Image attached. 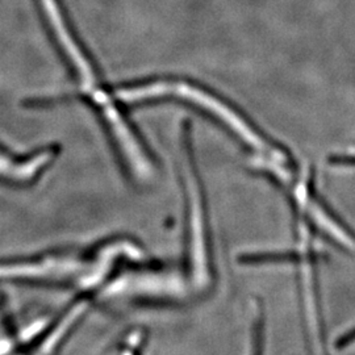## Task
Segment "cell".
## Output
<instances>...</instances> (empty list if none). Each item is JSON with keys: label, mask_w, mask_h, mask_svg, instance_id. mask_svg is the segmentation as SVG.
Here are the masks:
<instances>
[{"label": "cell", "mask_w": 355, "mask_h": 355, "mask_svg": "<svg viewBox=\"0 0 355 355\" xmlns=\"http://www.w3.org/2000/svg\"><path fill=\"white\" fill-rule=\"evenodd\" d=\"M311 195V218L327 233L330 239L349 253L355 254V233L343 221L340 216L336 215L333 209L324 199H321L320 193H315L313 189L308 191Z\"/></svg>", "instance_id": "cell-1"}, {"label": "cell", "mask_w": 355, "mask_h": 355, "mask_svg": "<svg viewBox=\"0 0 355 355\" xmlns=\"http://www.w3.org/2000/svg\"><path fill=\"white\" fill-rule=\"evenodd\" d=\"M329 162L331 165L355 166V155H331Z\"/></svg>", "instance_id": "cell-2"}]
</instances>
